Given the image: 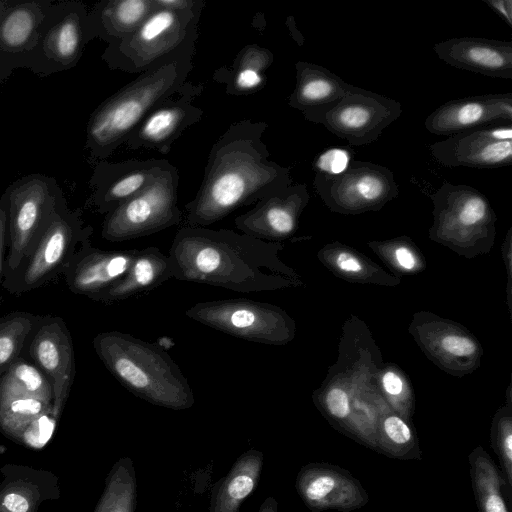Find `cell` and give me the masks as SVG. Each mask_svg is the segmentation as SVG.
<instances>
[{"instance_id": "1f68e13d", "label": "cell", "mask_w": 512, "mask_h": 512, "mask_svg": "<svg viewBox=\"0 0 512 512\" xmlns=\"http://www.w3.org/2000/svg\"><path fill=\"white\" fill-rule=\"evenodd\" d=\"M318 257L336 276L351 282L390 286L400 282L399 278L386 273L369 258L339 242L326 245Z\"/></svg>"}, {"instance_id": "d4e9b609", "label": "cell", "mask_w": 512, "mask_h": 512, "mask_svg": "<svg viewBox=\"0 0 512 512\" xmlns=\"http://www.w3.org/2000/svg\"><path fill=\"white\" fill-rule=\"evenodd\" d=\"M170 278L173 272L169 256L150 246L138 250L126 274L91 300L103 303L127 300L155 289Z\"/></svg>"}, {"instance_id": "7402d4cb", "label": "cell", "mask_w": 512, "mask_h": 512, "mask_svg": "<svg viewBox=\"0 0 512 512\" xmlns=\"http://www.w3.org/2000/svg\"><path fill=\"white\" fill-rule=\"evenodd\" d=\"M512 122V93L483 94L450 100L425 119L426 130L452 136L472 128Z\"/></svg>"}, {"instance_id": "ee69618b", "label": "cell", "mask_w": 512, "mask_h": 512, "mask_svg": "<svg viewBox=\"0 0 512 512\" xmlns=\"http://www.w3.org/2000/svg\"><path fill=\"white\" fill-rule=\"evenodd\" d=\"M487 4L502 20L512 27V1L511 0H482Z\"/></svg>"}, {"instance_id": "f35d334b", "label": "cell", "mask_w": 512, "mask_h": 512, "mask_svg": "<svg viewBox=\"0 0 512 512\" xmlns=\"http://www.w3.org/2000/svg\"><path fill=\"white\" fill-rule=\"evenodd\" d=\"M511 402L494 415L491 425V446L499 460L501 473L509 489L512 487V409Z\"/></svg>"}, {"instance_id": "7bdbcfd3", "label": "cell", "mask_w": 512, "mask_h": 512, "mask_svg": "<svg viewBox=\"0 0 512 512\" xmlns=\"http://www.w3.org/2000/svg\"><path fill=\"white\" fill-rule=\"evenodd\" d=\"M153 2L157 8L172 11L190 10L205 5L203 0H153Z\"/></svg>"}, {"instance_id": "7a4b0ae2", "label": "cell", "mask_w": 512, "mask_h": 512, "mask_svg": "<svg viewBox=\"0 0 512 512\" xmlns=\"http://www.w3.org/2000/svg\"><path fill=\"white\" fill-rule=\"evenodd\" d=\"M283 245L230 229L183 226L168 256L173 278L234 292L275 291L301 284L280 258Z\"/></svg>"}, {"instance_id": "74e56055", "label": "cell", "mask_w": 512, "mask_h": 512, "mask_svg": "<svg viewBox=\"0 0 512 512\" xmlns=\"http://www.w3.org/2000/svg\"><path fill=\"white\" fill-rule=\"evenodd\" d=\"M382 396L390 409L411 423L414 397L409 382L400 369L387 366L380 374Z\"/></svg>"}, {"instance_id": "8992f818", "label": "cell", "mask_w": 512, "mask_h": 512, "mask_svg": "<svg viewBox=\"0 0 512 512\" xmlns=\"http://www.w3.org/2000/svg\"><path fill=\"white\" fill-rule=\"evenodd\" d=\"M430 198V239L468 258L489 252L496 235L497 217L481 191L466 184L444 182Z\"/></svg>"}, {"instance_id": "8d00e7d4", "label": "cell", "mask_w": 512, "mask_h": 512, "mask_svg": "<svg viewBox=\"0 0 512 512\" xmlns=\"http://www.w3.org/2000/svg\"><path fill=\"white\" fill-rule=\"evenodd\" d=\"M368 245L390 269L401 275L416 274L426 267L421 251L407 236L386 241H373Z\"/></svg>"}, {"instance_id": "4316f807", "label": "cell", "mask_w": 512, "mask_h": 512, "mask_svg": "<svg viewBox=\"0 0 512 512\" xmlns=\"http://www.w3.org/2000/svg\"><path fill=\"white\" fill-rule=\"evenodd\" d=\"M263 460V453L256 449L241 454L228 473L212 486L208 512H239L258 486Z\"/></svg>"}, {"instance_id": "7c38bea8", "label": "cell", "mask_w": 512, "mask_h": 512, "mask_svg": "<svg viewBox=\"0 0 512 512\" xmlns=\"http://www.w3.org/2000/svg\"><path fill=\"white\" fill-rule=\"evenodd\" d=\"M313 186L331 211L346 215L378 211L399 195L389 168L356 159L340 174H315Z\"/></svg>"}, {"instance_id": "5b68a950", "label": "cell", "mask_w": 512, "mask_h": 512, "mask_svg": "<svg viewBox=\"0 0 512 512\" xmlns=\"http://www.w3.org/2000/svg\"><path fill=\"white\" fill-rule=\"evenodd\" d=\"M204 6L182 11L156 7L131 35L107 44L102 59L112 70L142 74L195 51Z\"/></svg>"}, {"instance_id": "8fae6325", "label": "cell", "mask_w": 512, "mask_h": 512, "mask_svg": "<svg viewBox=\"0 0 512 512\" xmlns=\"http://www.w3.org/2000/svg\"><path fill=\"white\" fill-rule=\"evenodd\" d=\"M400 102L355 86L339 101L303 114L354 146L375 142L402 114Z\"/></svg>"}, {"instance_id": "4fadbf2b", "label": "cell", "mask_w": 512, "mask_h": 512, "mask_svg": "<svg viewBox=\"0 0 512 512\" xmlns=\"http://www.w3.org/2000/svg\"><path fill=\"white\" fill-rule=\"evenodd\" d=\"M94 38L89 10L80 2H61L48 7L31 52L48 73L61 71L76 65Z\"/></svg>"}, {"instance_id": "4dcf8cb0", "label": "cell", "mask_w": 512, "mask_h": 512, "mask_svg": "<svg viewBox=\"0 0 512 512\" xmlns=\"http://www.w3.org/2000/svg\"><path fill=\"white\" fill-rule=\"evenodd\" d=\"M48 2H18L0 17V47L12 52L32 51Z\"/></svg>"}, {"instance_id": "ab89813d", "label": "cell", "mask_w": 512, "mask_h": 512, "mask_svg": "<svg viewBox=\"0 0 512 512\" xmlns=\"http://www.w3.org/2000/svg\"><path fill=\"white\" fill-rule=\"evenodd\" d=\"M21 389L53 405V388L48 377L34 364L18 358L6 371Z\"/></svg>"}, {"instance_id": "d6986e66", "label": "cell", "mask_w": 512, "mask_h": 512, "mask_svg": "<svg viewBox=\"0 0 512 512\" xmlns=\"http://www.w3.org/2000/svg\"><path fill=\"white\" fill-rule=\"evenodd\" d=\"M168 163L154 158L94 163L89 180L90 205L97 213L108 214L145 189Z\"/></svg>"}, {"instance_id": "ac0fdd59", "label": "cell", "mask_w": 512, "mask_h": 512, "mask_svg": "<svg viewBox=\"0 0 512 512\" xmlns=\"http://www.w3.org/2000/svg\"><path fill=\"white\" fill-rule=\"evenodd\" d=\"M295 489L313 511L349 512L364 507L369 495L349 471L325 462L308 463L297 474Z\"/></svg>"}, {"instance_id": "e0dca14e", "label": "cell", "mask_w": 512, "mask_h": 512, "mask_svg": "<svg viewBox=\"0 0 512 512\" xmlns=\"http://www.w3.org/2000/svg\"><path fill=\"white\" fill-rule=\"evenodd\" d=\"M409 330L428 358L447 373L463 375L478 367L481 345L458 323L420 312Z\"/></svg>"}, {"instance_id": "b9f144b4", "label": "cell", "mask_w": 512, "mask_h": 512, "mask_svg": "<svg viewBox=\"0 0 512 512\" xmlns=\"http://www.w3.org/2000/svg\"><path fill=\"white\" fill-rule=\"evenodd\" d=\"M6 247H8V199L4 192L0 196V287L4 279Z\"/></svg>"}, {"instance_id": "e575fe53", "label": "cell", "mask_w": 512, "mask_h": 512, "mask_svg": "<svg viewBox=\"0 0 512 512\" xmlns=\"http://www.w3.org/2000/svg\"><path fill=\"white\" fill-rule=\"evenodd\" d=\"M375 451L400 460L422 458L419 441L411 423L391 409L380 416Z\"/></svg>"}, {"instance_id": "60d3db41", "label": "cell", "mask_w": 512, "mask_h": 512, "mask_svg": "<svg viewBox=\"0 0 512 512\" xmlns=\"http://www.w3.org/2000/svg\"><path fill=\"white\" fill-rule=\"evenodd\" d=\"M353 151L347 148H329L319 153L312 168L315 174L336 175L343 172L352 160Z\"/></svg>"}, {"instance_id": "ba28073f", "label": "cell", "mask_w": 512, "mask_h": 512, "mask_svg": "<svg viewBox=\"0 0 512 512\" xmlns=\"http://www.w3.org/2000/svg\"><path fill=\"white\" fill-rule=\"evenodd\" d=\"M178 169L170 162L141 192L105 215L101 237L122 242L152 235L182 222Z\"/></svg>"}, {"instance_id": "484cf974", "label": "cell", "mask_w": 512, "mask_h": 512, "mask_svg": "<svg viewBox=\"0 0 512 512\" xmlns=\"http://www.w3.org/2000/svg\"><path fill=\"white\" fill-rule=\"evenodd\" d=\"M295 69L296 85L289 96L288 105L302 114L333 104L355 88L319 64L298 61Z\"/></svg>"}, {"instance_id": "cb8c5ba5", "label": "cell", "mask_w": 512, "mask_h": 512, "mask_svg": "<svg viewBox=\"0 0 512 512\" xmlns=\"http://www.w3.org/2000/svg\"><path fill=\"white\" fill-rule=\"evenodd\" d=\"M0 472V512H38L45 501L60 496L58 477L50 471L5 464Z\"/></svg>"}, {"instance_id": "9c48e42d", "label": "cell", "mask_w": 512, "mask_h": 512, "mask_svg": "<svg viewBox=\"0 0 512 512\" xmlns=\"http://www.w3.org/2000/svg\"><path fill=\"white\" fill-rule=\"evenodd\" d=\"M185 315L233 337L267 345H285L296 332L295 321L284 309L246 298L198 302Z\"/></svg>"}, {"instance_id": "5bb4252c", "label": "cell", "mask_w": 512, "mask_h": 512, "mask_svg": "<svg viewBox=\"0 0 512 512\" xmlns=\"http://www.w3.org/2000/svg\"><path fill=\"white\" fill-rule=\"evenodd\" d=\"M203 89L201 84L186 81L146 115L123 145L131 151L145 149L168 153L182 133L201 120L204 111L193 101Z\"/></svg>"}, {"instance_id": "d6a6232c", "label": "cell", "mask_w": 512, "mask_h": 512, "mask_svg": "<svg viewBox=\"0 0 512 512\" xmlns=\"http://www.w3.org/2000/svg\"><path fill=\"white\" fill-rule=\"evenodd\" d=\"M472 490L479 512H509L502 488L506 481L482 446L475 447L468 456ZM509 489V488H508Z\"/></svg>"}, {"instance_id": "9a60e30c", "label": "cell", "mask_w": 512, "mask_h": 512, "mask_svg": "<svg viewBox=\"0 0 512 512\" xmlns=\"http://www.w3.org/2000/svg\"><path fill=\"white\" fill-rule=\"evenodd\" d=\"M442 166L492 169L512 164V123L485 125L430 144Z\"/></svg>"}, {"instance_id": "3957f363", "label": "cell", "mask_w": 512, "mask_h": 512, "mask_svg": "<svg viewBox=\"0 0 512 512\" xmlns=\"http://www.w3.org/2000/svg\"><path fill=\"white\" fill-rule=\"evenodd\" d=\"M194 54L189 51L139 74L99 104L86 128L85 147L91 162L110 157L157 104L187 81Z\"/></svg>"}, {"instance_id": "6da1fadb", "label": "cell", "mask_w": 512, "mask_h": 512, "mask_svg": "<svg viewBox=\"0 0 512 512\" xmlns=\"http://www.w3.org/2000/svg\"><path fill=\"white\" fill-rule=\"evenodd\" d=\"M268 124L242 119L212 146L195 197L185 204L187 226L208 227L235 210L292 185L290 168L270 159L263 141Z\"/></svg>"}, {"instance_id": "ffe728a7", "label": "cell", "mask_w": 512, "mask_h": 512, "mask_svg": "<svg viewBox=\"0 0 512 512\" xmlns=\"http://www.w3.org/2000/svg\"><path fill=\"white\" fill-rule=\"evenodd\" d=\"M309 200L305 183L292 184L281 193L259 200L252 209L237 216L235 227L256 239L281 243L297 231L299 218Z\"/></svg>"}, {"instance_id": "f546056e", "label": "cell", "mask_w": 512, "mask_h": 512, "mask_svg": "<svg viewBox=\"0 0 512 512\" xmlns=\"http://www.w3.org/2000/svg\"><path fill=\"white\" fill-rule=\"evenodd\" d=\"M274 61L273 53L257 44L243 47L232 66L215 71L213 79L225 85L231 96H245L258 92L266 82V70Z\"/></svg>"}, {"instance_id": "f6af8a7d", "label": "cell", "mask_w": 512, "mask_h": 512, "mask_svg": "<svg viewBox=\"0 0 512 512\" xmlns=\"http://www.w3.org/2000/svg\"><path fill=\"white\" fill-rule=\"evenodd\" d=\"M258 512H278V503L272 496L265 498Z\"/></svg>"}, {"instance_id": "44dd1931", "label": "cell", "mask_w": 512, "mask_h": 512, "mask_svg": "<svg viewBox=\"0 0 512 512\" xmlns=\"http://www.w3.org/2000/svg\"><path fill=\"white\" fill-rule=\"evenodd\" d=\"M138 249L102 250L83 241L62 275L69 290L90 299L111 287L128 271Z\"/></svg>"}, {"instance_id": "30bf717a", "label": "cell", "mask_w": 512, "mask_h": 512, "mask_svg": "<svg viewBox=\"0 0 512 512\" xmlns=\"http://www.w3.org/2000/svg\"><path fill=\"white\" fill-rule=\"evenodd\" d=\"M5 192L8 199V253L4 275L14 271L28 255L64 196L54 177L40 173L18 179Z\"/></svg>"}, {"instance_id": "d590c367", "label": "cell", "mask_w": 512, "mask_h": 512, "mask_svg": "<svg viewBox=\"0 0 512 512\" xmlns=\"http://www.w3.org/2000/svg\"><path fill=\"white\" fill-rule=\"evenodd\" d=\"M41 317L30 312L15 311L0 318V377L20 358L25 343Z\"/></svg>"}, {"instance_id": "83f0119b", "label": "cell", "mask_w": 512, "mask_h": 512, "mask_svg": "<svg viewBox=\"0 0 512 512\" xmlns=\"http://www.w3.org/2000/svg\"><path fill=\"white\" fill-rule=\"evenodd\" d=\"M156 9L153 0H104L89 11L95 38L107 44L131 35Z\"/></svg>"}, {"instance_id": "603a6c76", "label": "cell", "mask_w": 512, "mask_h": 512, "mask_svg": "<svg viewBox=\"0 0 512 512\" xmlns=\"http://www.w3.org/2000/svg\"><path fill=\"white\" fill-rule=\"evenodd\" d=\"M447 64L477 74L512 79V42L483 37H453L433 45Z\"/></svg>"}, {"instance_id": "52a82bcc", "label": "cell", "mask_w": 512, "mask_h": 512, "mask_svg": "<svg viewBox=\"0 0 512 512\" xmlns=\"http://www.w3.org/2000/svg\"><path fill=\"white\" fill-rule=\"evenodd\" d=\"M92 234L93 227L85 224L81 209H70L63 196L28 255L4 275L2 286L19 296L46 285L62 274L80 244Z\"/></svg>"}, {"instance_id": "2e32d148", "label": "cell", "mask_w": 512, "mask_h": 512, "mask_svg": "<svg viewBox=\"0 0 512 512\" xmlns=\"http://www.w3.org/2000/svg\"><path fill=\"white\" fill-rule=\"evenodd\" d=\"M29 354L53 388L52 417L58 422L75 378L72 336L59 316H42L30 336Z\"/></svg>"}, {"instance_id": "277c9868", "label": "cell", "mask_w": 512, "mask_h": 512, "mask_svg": "<svg viewBox=\"0 0 512 512\" xmlns=\"http://www.w3.org/2000/svg\"><path fill=\"white\" fill-rule=\"evenodd\" d=\"M92 343L106 369L136 397L172 410L194 405L188 379L159 345L115 330L98 333Z\"/></svg>"}, {"instance_id": "836d02e7", "label": "cell", "mask_w": 512, "mask_h": 512, "mask_svg": "<svg viewBox=\"0 0 512 512\" xmlns=\"http://www.w3.org/2000/svg\"><path fill=\"white\" fill-rule=\"evenodd\" d=\"M137 481L130 457L119 458L109 471L103 493L93 512H135Z\"/></svg>"}, {"instance_id": "f1b7e54d", "label": "cell", "mask_w": 512, "mask_h": 512, "mask_svg": "<svg viewBox=\"0 0 512 512\" xmlns=\"http://www.w3.org/2000/svg\"><path fill=\"white\" fill-rule=\"evenodd\" d=\"M52 406L25 392L8 374L0 377V429L15 441H23L38 419L52 415Z\"/></svg>"}]
</instances>
